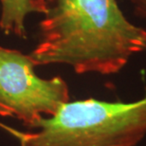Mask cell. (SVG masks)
<instances>
[{
    "mask_svg": "<svg viewBox=\"0 0 146 146\" xmlns=\"http://www.w3.org/2000/svg\"><path fill=\"white\" fill-rule=\"evenodd\" d=\"M0 116H2V117H11L13 115L8 108H6L4 106H2V104H0Z\"/></svg>",
    "mask_w": 146,
    "mask_h": 146,
    "instance_id": "6",
    "label": "cell"
},
{
    "mask_svg": "<svg viewBox=\"0 0 146 146\" xmlns=\"http://www.w3.org/2000/svg\"><path fill=\"white\" fill-rule=\"evenodd\" d=\"M34 68L30 55L0 46V104L31 128L44 114L53 116L69 102L64 79H42Z\"/></svg>",
    "mask_w": 146,
    "mask_h": 146,
    "instance_id": "3",
    "label": "cell"
},
{
    "mask_svg": "<svg viewBox=\"0 0 146 146\" xmlns=\"http://www.w3.org/2000/svg\"><path fill=\"white\" fill-rule=\"evenodd\" d=\"M20 146H136L146 137V93L141 99L68 102L42 118L34 132L2 125Z\"/></svg>",
    "mask_w": 146,
    "mask_h": 146,
    "instance_id": "2",
    "label": "cell"
},
{
    "mask_svg": "<svg viewBox=\"0 0 146 146\" xmlns=\"http://www.w3.org/2000/svg\"><path fill=\"white\" fill-rule=\"evenodd\" d=\"M0 28L6 34L26 38L25 17L30 13H45V0H0Z\"/></svg>",
    "mask_w": 146,
    "mask_h": 146,
    "instance_id": "4",
    "label": "cell"
},
{
    "mask_svg": "<svg viewBox=\"0 0 146 146\" xmlns=\"http://www.w3.org/2000/svg\"><path fill=\"white\" fill-rule=\"evenodd\" d=\"M130 2L136 15L146 19V0H130Z\"/></svg>",
    "mask_w": 146,
    "mask_h": 146,
    "instance_id": "5",
    "label": "cell"
},
{
    "mask_svg": "<svg viewBox=\"0 0 146 146\" xmlns=\"http://www.w3.org/2000/svg\"><path fill=\"white\" fill-rule=\"evenodd\" d=\"M34 65L64 64L78 74L111 75L146 50V30L132 24L117 0H45Z\"/></svg>",
    "mask_w": 146,
    "mask_h": 146,
    "instance_id": "1",
    "label": "cell"
}]
</instances>
